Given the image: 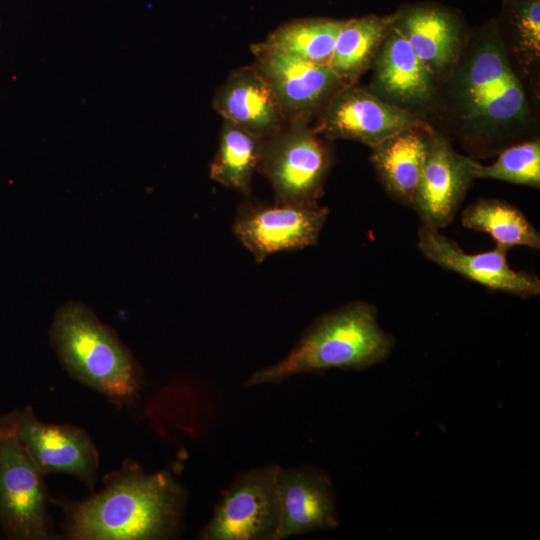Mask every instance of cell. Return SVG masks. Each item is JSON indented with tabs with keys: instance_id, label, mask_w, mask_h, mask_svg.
<instances>
[{
	"instance_id": "cell-1",
	"label": "cell",
	"mask_w": 540,
	"mask_h": 540,
	"mask_svg": "<svg viewBox=\"0 0 540 540\" xmlns=\"http://www.w3.org/2000/svg\"><path fill=\"white\" fill-rule=\"evenodd\" d=\"M98 494L66 504V534L76 540H155L180 527L185 495L166 472L126 463L107 475Z\"/></svg>"
},
{
	"instance_id": "cell-2",
	"label": "cell",
	"mask_w": 540,
	"mask_h": 540,
	"mask_svg": "<svg viewBox=\"0 0 540 540\" xmlns=\"http://www.w3.org/2000/svg\"><path fill=\"white\" fill-rule=\"evenodd\" d=\"M393 344L378 323L377 309L367 302H351L316 320L287 356L257 370L244 385L279 383L333 368H367L384 360Z\"/></svg>"
},
{
	"instance_id": "cell-3",
	"label": "cell",
	"mask_w": 540,
	"mask_h": 540,
	"mask_svg": "<svg viewBox=\"0 0 540 540\" xmlns=\"http://www.w3.org/2000/svg\"><path fill=\"white\" fill-rule=\"evenodd\" d=\"M51 343L76 379L118 405L131 402L140 387V368L113 329L85 304L69 301L56 311Z\"/></svg>"
},
{
	"instance_id": "cell-4",
	"label": "cell",
	"mask_w": 540,
	"mask_h": 540,
	"mask_svg": "<svg viewBox=\"0 0 540 540\" xmlns=\"http://www.w3.org/2000/svg\"><path fill=\"white\" fill-rule=\"evenodd\" d=\"M454 94L462 117L478 133L504 130L526 115L523 86L493 40L475 48L458 74Z\"/></svg>"
},
{
	"instance_id": "cell-5",
	"label": "cell",
	"mask_w": 540,
	"mask_h": 540,
	"mask_svg": "<svg viewBox=\"0 0 540 540\" xmlns=\"http://www.w3.org/2000/svg\"><path fill=\"white\" fill-rule=\"evenodd\" d=\"M330 166L328 146L307 123L289 122L263 139L258 170L278 201L318 202Z\"/></svg>"
},
{
	"instance_id": "cell-6",
	"label": "cell",
	"mask_w": 540,
	"mask_h": 540,
	"mask_svg": "<svg viewBox=\"0 0 540 540\" xmlns=\"http://www.w3.org/2000/svg\"><path fill=\"white\" fill-rule=\"evenodd\" d=\"M280 466L241 474L223 493L203 528V540H273L280 521Z\"/></svg>"
},
{
	"instance_id": "cell-7",
	"label": "cell",
	"mask_w": 540,
	"mask_h": 540,
	"mask_svg": "<svg viewBox=\"0 0 540 540\" xmlns=\"http://www.w3.org/2000/svg\"><path fill=\"white\" fill-rule=\"evenodd\" d=\"M43 475L16 436L0 424V523L9 538L51 536Z\"/></svg>"
},
{
	"instance_id": "cell-8",
	"label": "cell",
	"mask_w": 540,
	"mask_h": 540,
	"mask_svg": "<svg viewBox=\"0 0 540 540\" xmlns=\"http://www.w3.org/2000/svg\"><path fill=\"white\" fill-rule=\"evenodd\" d=\"M328 213L318 202L247 203L239 208L233 232L260 263L276 252L316 245Z\"/></svg>"
},
{
	"instance_id": "cell-9",
	"label": "cell",
	"mask_w": 540,
	"mask_h": 540,
	"mask_svg": "<svg viewBox=\"0 0 540 540\" xmlns=\"http://www.w3.org/2000/svg\"><path fill=\"white\" fill-rule=\"evenodd\" d=\"M0 424L16 436L44 474H71L90 489L93 487L99 459L95 445L84 430L41 422L30 407L0 416Z\"/></svg>"
},
{
	"instance_id": "cell-10",
	"label": "cell",
	"mask_w": 540,
	"mask_h": 540,
	"mask_svg": "<svg viewBox=\"0 0 540 540\" xmlns=\"http://www.w3.org/2000/svg\"><path fill=\"white\" fill-rule=\"evenodd\" d=\"M418 127L419 120L408 110L382 100L367 89L346 86L320 111L314 131L373 148L390 137Z\"/></svg>"
},
{
	"instance_id": "cell-11",
	"label": "cell",
	"mask_w": 540,
	"mask_h": 540,
	"mask_svg": "<svg viewBox=\"0 0 540 540\" xmlns=\"http://www.w3.org/2000/svg\"><path fill=\"white\" fill-rule=\"evenodd\" d=\"M255 65L277 96L288 122L308 123L344 87L326 64L252 45Z\"/></svg>"
},
{
	"instance_id": "cell-12",
	"label": "cell",
	"mask_w": 540,
	"mask_h": 540,
	"mask_svg": "<svg viewBox=\"0 0 540 540\" xmlns=\"http://www.w3.org/2000/svg\"><path fill=\"white\" fill-rule=\"evenodd\" d=\"M417 247L431 262L494 291L520 298L540 294V279L524 271H515L507 262V250L494 249L471 254L443 235L439 229L423 225L417 234Z\"/></svg>"
},
{
	"instance_id": "cell-13",
	"label": "cell",
	"mask_w": 540,
	"mask_h": 540,
	"mask_svg": "<svg viewBox=\"0 0 540 540\" xmlns=\"http://www.w3.org/2000/svg\"><path fill=\"white\" fill-rule=\"evenodd\" d=\"M472 161L454 151L441 135H429L426 159L411 206L423 225L441 229L453 221L474 180Z\"/></svg>"
},
{
	"instance_id": "cell-14",
	"label": "cell",
	"mask_w": 540,
	"mask_h": 540,
	"mask_svg": "<svg viewBox=\"0 0 540 540\" xmlns=\"http://www.w3.org/2000/svg\"><path fill=\"white\" fill-rule=\"evenodd\" d=\"M280 521L273 540L338 526L336 495L329 476L310 467L280 470Z\"/></svg>"
},
{
	"instance_id": "cell-15",
	"label": "cell",
	"mask_w": 540,
	"mask_h": 540,
	"mask_svg": "<svg viewBox=\"0 0 540 540\" xmlns=\"http://www.w3.org/2000/svg\"><path fill=\"white\" fill-rule=\"evenodd\" d=\"M213 108L223 120L262 139L289 123L272 87L255 64L231 72L216 89Z\"/></svg>"
},
{
	"instance_id": "cell-16",
	"label": "cell",
	"mask_w": 540,
	"mask_h": 540,
	"mask_svg": "<svg viewBox=\"0 0 540 540\" xmlns=\"http://www.w3.org/2000/svg\"><path fill=\"white\" fill-rule=\"evenodd\" d=\"M373 86L395 105H422L433 94L432 73L394 21L373 61Z\"/></svg>"
},
{
	"instance_id": "cell-17",
	"label": "cell",
	"mask_w": 540,
	"mask_h": 540,
	"mask_svg": "<svg viewBox=\"0 0 540 540\" xmlns=\"http://www.w3.org/2000/svg\"><path fill=\"white\" fill-rule=\"evenodd\" d=\"M428 137L414 128L372 148L371 161L383 185L392 197L409 207L419 185Z\"/></svg>"
},
{
	"instance_id": "cell-18",
	"label": "cell",
	"mask_w": 540,
	"mask_h": 540,
	"mask_svg": "<svg viewBox=\"0 0 540 540\" xmlns=\"http://www.w3.org/2000/svg\"><path fill=\"white\" fill-rule=\"evenodd\" d=\"M394 24L431 73L443 72L456 61L460 34L448 13L432 7L414 8Z\"/></svg>"
},
{
	"instance_id": "cell-19",
	"label": "cell",
	"mask_w": 540,
	"mask_h": 540,
	"mask_svg": "<svg viewBox=\"0 0 540 540\" xmlns=\"http://www.w3.org/2000/svg\"><path fill=\"white\" fill-rule=\"evenodd\" d=\"M393 21L374 15L343 21L328 66L344 84L370 67Z\"/></svg>"
},
{
	"instance_id": "cell-20",
	"label": "cell",
	"mask_w": 540,
	"mask_h": 540,
	"mask_svg": "<svg viewBox=\"0 0 540 540\" xmlns=\"http://www.w3.org/2000/svg\"><path fill=\"white\" fill-rule=\"evenodd\" d=\"M263 139L223 120L217 152L210 164V178L248 195L255 170H258Z\"/></svg>"
},
{
	"instance_id": "cell-21",
	"label": "cell",
	"mask_w": 540,
	"mask_h": 540,
	"mask_svg": "<svg viewBox=\"0 0 540 540\" xmlns=\"http://www.w3.org/2000/svg\"><path fill=\"white\" fill-rule=\"evenodd\" d=\"M343 21L330 18L291 20L256 44L267 50L328 65Z\"/></svg>"
},
{
	"instance_id": "cell-22",
	"label": "cell",
	"mask_w": 540,
	"mask_h": 540,
	"mask_svg": "<svg viewBox=\"0 0 540 540\" xmlns=\"http://www.w3.org/2000/svg\"><path fill=\"white\" fill-rule=\"evenodd\" d=\"M461 222L468 229L489 234L496 246L507 251L517 246L540 248L539 231L522 211L505 201L478 200L463 211Z\"/></svg>"
},
{
	"instance_id": "cell-23",
	"label": "cell",
	"mask_w": 540,
	"mask_h": 540,
	"mask_svg": "<svg viewBox=\"0 0 540 540\" xmlns=\"http://www.w3.org/2000/svg\"><path fill=\"white\" fill-rule=\"evenodd\" d=\"M473 179L486 178L540 187V142L528 141L503 150L490 165L472 161Z\"/></svg>"
},
{
	"instance_id": "cell-24",
	"label": "cell",
	"mask_w": 540,
	"mask_h": 540,
	"mask_svg": "<svg viewBox=\"0 0 540 540\" xmlns=\"http://www.w3.org/2000/svg\"><path fill=\"white\" fill-rule=\"evenodd\" d=\"M516 15V36L520 50L531 58L540 52V2L525 0Z\"/></svg>"
}]
</instances>
